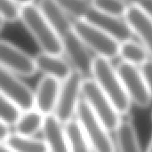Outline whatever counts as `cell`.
Instances as JSON below:
<instances>
[{
	"mask_svg": "<svg viewBox=\"0 0 152 152\" xmlns=\"http://www.w3.org/2000/svg\"><path fill=\"white\" fill-rule=\"evenodd\" d=\"M0 93L20 111L34 109V91L21 77L0 67Z\"/></svg>",
	"mask_w": 152,
	"mask_h": 152,
	"instance_id": "obj_10",
	"label": "cell"
},
{
	"mask_svg": "<svg viewBox=\"0 0 152 152\" xmlns=\"http://www.w3.org/2000/svg\"><path fill=\"white\" fill-rule=\"evenodd\" d=\"M116 69L131 103L142 109L148 108L151 104L152 97L140 68L121 61Z\"/></svg>",
	"mask_w": 152,
	"mask_h": 152,
	"instance_id": "obj_8",
	"label": "cell"
},
{
	"mask_svg": "<svg viewBox=\"0 0 152 152\" xmlns=\"http://www.w3.org/2000/svg\"><path fill=\"white\" fill-rule=\"evenodd\" d=\"M91 77L97 84L102 92L108 97L122 116H128L132 103L125 91L119 75L111 61L94 57Z\"/></svg>",
	"mask_w": 152,
	"mask_h": 152,
	"instance_id": "obj_1",
	"label": "cell"
},
{
	"mask_svg": "<svg viewBox=\"0 0 152 152\" xmlns=\"http://www.w3.org/2000/svg\"><path fill=\"white\" fill-rule=\"evenodd\" d=\"M0 67L20 77H30L37 73L34 56L3 39H0Z\"/></svg>",
	"mask_w": 152,
	"mask_h": 152,
	"instance_id": "obj_9",
	"label": "cell"
},
{
	"mask_svg": "<svg viewBox=\"0 0 152 152\" xmlns=\"http://www.w3.org/2000/svg\"><path fill=\"white\" fill-rule=\"evenodd\" d=\"M140 69L152 97V58H150L143 65H142Z\"/></svg>",
	"mask_w": 152,
	"mask_h": 152,
	"instance_id": "obj_25",
	"label": "cell"
},
{
	"mask_svg": "<svg viewBox=\"0 0 152 152\" xmlns=\"http://www.w3.org/2000/svg\"><path fill=\"white\" fill-rule=\"evenodd\" d=\"M84 20L98 27L119 43L134 37L124 19L104 14L95 10L92 5Z\"/></svg>",
	"mask_w": 152,
	"mask_h": 152,
	"instance_id": "obj_12",
	"label": "cell"
},
{
	"mask_svg": "<svg viewBox=\"0 0 152 152\" xmlns=\"http://www.w3.org/2000/svg\"><path fill=\"white\" fill-rule=\"evenodd\" d=\"M82 99L106 128L110 133H114L123 117L92 77L83 80Z\"/></svg>",
	"mask_w": 152,
	"mask_h": 152,
	"instance_id": "obj_5",
	"label": "cell"
},
{
	"mask_svg": "<svg viewBox=\"0 0 152 152\" xmlns=\"http://www.w3.org/2000/svg\"><path fill=\"white\" fill-rule=\"evenodd\" d=\"M45 117L35 109L21 111L13 125L14 133L22 136H35L42 130Z\"/></svg>",
	"mask_w": 152,
	"mask_h": 152,
	"instance_id": "obj_17",
	"label": "cell"
},
{
	"mask_svg": "<svg viewBox=\"0 0 152 152\" xmlns=\"http://www.w3.org/2000/svg\"><path fill=\"white\" fill-rule=\"evenodd\" d=\"M129 6L136 7L152 16V0H124Z\"/></svg>",
	"mask_w": 152,
	"mask_h": 152,
	"instance_id": "obj_26",
	"label": "cell"
},
{
	"mask_svg": "<svg viewBox=\"0 0 152 152\" xmlns=\"http://www.w3.org/2000/svg\"><path fill=\"white\" fill-rule=\"evenodd\" d=\"M6 22L0 17V33L2 32V30L4 29V24H5Z\"/></svg>",
	"mask_w": 152,
	"mask_h": 152,
	"instance_id": "obj_30",
	"label": "cell"
},
{
	"mask_svg": "<svg viewBox=\"0 0 152 152\" xmlns=\"http://www.w3.org/2000/svg\"><path fill=\"white\" fill-rule=\"evenodd\" d=\"M118 57L121 58V61L138 68L143 65L151 58L149 53L143 45L135 41L134 38L119 43Z\"/></svg>",
	"mask_w": 152,
	"mask_h": 152,
	"instance_id": "obj_18",
	"label": "cell"
},
{
	"mask_svg": "<svg viewBox=\"0 0 152 152\" xmlns=\"http://www.w3.org/2000/svg\"><path fill=\"white\" fill-rule=\"evenodd\" d=\"M72 20H84L91 7L90 0H53Z\"/></svg>",
	"mask_w": 152,
	"mask_h": 152,
	"instance_id": "obj_21",
	"label": "cell"
},
{
	"mask_svg": "<svg viewBox=\"0 0 152 152\" xmlns=\"http://www.w3.org/2000/svg\"><path fill=\"white\" fill-rule=\"evenodd\" d=\"M91 5L97 11L117 18H124L129 5L124 0H90Z\"/></svg>",
	"mask_w": 152,
	"mask_h": 152,
	"instance_id": "obj_22",
	"label": "cell"
},
{
	"mask_svg": "<svg viewBox=\"0 0 152 152\" xmlns=\"http://www.w3.org/2000/svg\"><path fill=\"white\" fill-rule=\"evenodd\" d=\"M10 134H11L10 126L0 119V142L4 143L5 140L8 138Z\"/></svg>",
	"mask_w": 152,
	"mask_h": 152,
	"instance_id": "obj_27",
	"label": "cell"
},
{
	"mask_svg": "<svg viewBox=\"0 0 152 152\" xmlns=\"http://www.w3.org/2000/svg\"><path fill=\"white\" fill-rule=\"evenodd\" d=\"M4 144L12 152H48L43 139L11 133Z\"/></svg>",
	"mask_w": 152,
	"mask_h": 152,
	"instance_id": "obj_19",
	"label": "cell"
},
{
	"mask_svg": "<svg viewBox=\"0 0 152 152\" xmlns=\"http://www.w3.org/2000/svg\"><path fill=\"white\" fill-rule=\"evenodd\" d=\"M20 21L42 53L63 55L61 43L56 31L37 4L34 3L21 7Z\"/></svg>",
	"mask_w": 152,
	"mask_h": 152,
	"instance_id": "obj_2",
	"label": "cell"
},
{
	"mask_svg": "<svg viewBox=\"0 0 152 152\" xmlns=\"http://www.w3.org/2000/svg\"><path fill=\"white\" fill-rule=\"evenodd\" d=\"M73 29L94 56L113 60L118 57L119 42L86 20H73Z\"/></svg>",
	"mask_w": 152,
	"mask_h": 152,
	"instance_id": "obj_4",
	"label": "cell"
},
{
	"mask_svg": "<svg viewBox=\"0 0 152 152\" xmlns=\"http://www.w3.org/2000/svg\"><path fill=\"white\" fill-rule=\"evenodd\" d=\"M0 152H12L7 147L6 145L4 143V142H0Z\"/></svg>",
	"mask_w": 152,
	"mask_h": 152,
	"instance_id": "obj_29",
	"label": "cell"
},
{
	"mask_svg": "<svg viewBox=\"0 0 152 152\" xmlns=\"http://www.w3.org/2000/svg\"><path fill=\"white\" fill-rule=\"evenodd\" d=\"M21 111L0 93V119L9 126H13Z\"/></svg>",
	"mask_w": 152,
	"mask_h": 152,
	"instance_id": "obj_23",
	"label": "cell"
},
{
	"mask_svg": "<svg viewBox=\"0 0 152 152\" xmlns=\"http://www.w3.org/2000/svg\"><path fill=\"white\" fill-rule=\"evenodd\" d=\"M61 83L55 78L43 76L34 91V109L44 116L53 114Z\"/></svg>",
	"mask_w": 152,
	"mask_h": 152,
	"instance_id": "obj_13",
	"label": "cell"
},
{
	"mask_svg": "<svg viewBox=\"0 0 152 152\" xmlns=\"http://www.w3.org/2000/svg\"><path fill=\"white\" fill-rule=\"evenodd\" d=\"M146 152H152V138L149 143V146H148V149H147V151Z\"/></svg>",
	"mask_w": 152,
	"mask_h": 152,
	"instance_id": "obj_31",
	"label": "cell"
},
{
	"mask_svg": "<svg viewBox=\"0 0 152 152\" xmlns=\"http://www.w3.org/2000/svg\"><path fill=\"white\" fill-rule=\"evenodd\" d=\"M84 77L73 72L61 83L58 100L53 115L63 125L75 119L77 106L82 99V84Z\"/></svg>",
	"mask_w": 152,
	"mask_h": 152,
	"instance_id": "obj_6",
	"label": "cell"
},
{
	"mask_svg": "<svg viewBox=\"0 0 152 152\" xmlns=\"http://www.w3.org/2000/svg\"><path fill=\"white\" fill-rule=\"evenodd\" d=\"M123 19L133 36L137 37L152 58V16L136 7L129 6Z\"/></svg>",
	"mask_w": 152,
	"mask_h": 152,
	"instance_id": "obj_11",
	"label": "cell"
},
{
	"mask_svg": "<svg viewBox=\"0 0 152 152\" xmlns=\"http://www.w3.org/2000/svg\"><path fill=\"white\" fill-rule=\"evenodd\" d=\"M79 127L94 152H116L110 132L94 116L86 102L81 99L75 116Z\"/></svg>",
	"mask_w": 152,
	"mask_h": 152,
	"instance_id": "obj_3",
	"label": "cell"
},
{
	"mask_svg": "<svg viewBox=\"0 0 152 152\" xmlns=\"http://www.w3.org/2000/svg\"><path fill=\"white\" fill-rule=\"evenodd\" d=\"M37 72L62 82L72 72L73 69L63 55L50 54L40 52L34 56Z\"/></svg>",
	"mask_w": 152,
	"mask_h": 152,
	"instance_id": "obj_14",
	"label": "cell"
},
{
	"mask_svg": "<svg viewBox=\"0 0 152 152\" xmlns=\"http://www.w3.org/2000/svg\"><path fill=\"white\" fill-rule=\"evenodd\" d=\"M65 126L68 141V152H94L76 119Z\"/></svg>",
	"mask_w": 152,
	"mask_h": 152,
	"instance_id": "obj_20",
	"label": "cell"
},
{
	"mask_svg": "<svg viewBox=\"0 0 152 152\" xmlns=\"http://www.w3.org/2000/svg\"><path fill=\"white\" fill-rule=\"evenodd\" d=\"M41 132L48 152H68L65 126L53 114L45 117Z\"/></svg>",
	"mask_w": 152,
	"mask_h": 152,
	"instance_id": "obj_15",
	"label": "cell"
},
{
	"mask_svg": "<svg viewBox=\"0 0 152 152\" xmlns=\"http://www.w3.org/2000/svg\"><path fill=\"white\" fill-rule=\"evenodd\" d=\"M59 38L62 46V53L71 65L73 70L79 73L84 78L91 77L92 64L94 56L82 43L72 27L61 31Z\"/></svg>",
	"mask_w": 152,
	"mask_h": 152,
	"instance_id": "obj_7",
	"label": "cell"
},
{
	"mask_svg": "<svg viewBox=\"0 0 152 152\" xmlns=\"http://www.w3.org/2000/svg\"><path fill=\"white\" fill-rule=\"evenodd\" d=\"M125 116L114 132L116 152H142L133 121Z\"/></svg>",
	"mask_w": 152,
	"mask_h": 152,
	"instance_id": "obj_16",
	"label": "cell"
},
{
	"mask_svg": "<svg viewBox=\"0 0 152 152\" xmlns=\"http://www.w3.org/2000/svg\"><path fill=\"white\" fill-rule=\"evenodd\" d=\"M16 4H18L20 7H23L25 5H28V4H34V1L35 0H13Z\"/></svg>",
	"mask_w": 152,
	"mask_h": 152,
	"instance_id": "obj_28",
	"label": "cell"
},
{
	"mask_svg": "<svg viewBox=\"0 0 152 152\" xmlns=\"http://www.w3.org/2000/svg\"><path fill=\"white\" fill-rule=\"evenodd\" d=\"M21 7L13 0H0V17L8 23L20 20Z\"/></svg>",
	"mask_w": 152,
	"mask_h": 152,
	"instance_id": "obj_24",
	"label": "cell"
}]
</instances>
